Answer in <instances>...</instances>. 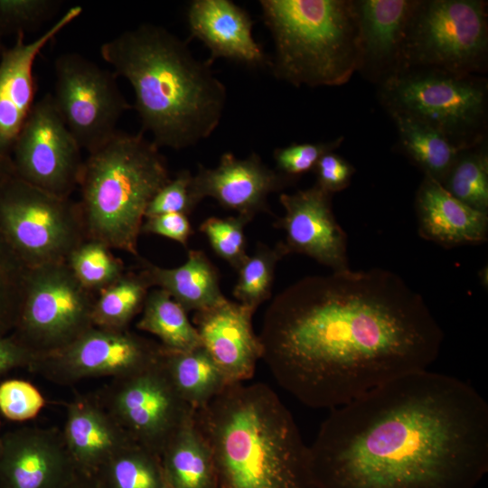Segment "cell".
<instances>
[{
  "label": "cell",
  "instance_id": "cell-1",
  "mask_svg": "<svg viewBox=\"0 0 488 488\" xmlns=\"http://www.w3.org/2000/svg\"><path fill=\"white\" fill-rule=\"evenodd\" d=\"M261 360L301 403L333 409L428 370L444 334L423 297L383 269L299 279L268 305Z\"/></svg>",
  "mask_w": 488,
  "mask_h": 488
},
{
  "label": "cell",
  "instance_id": "cell-2",
  "mask_svg": "<svg viewBox=\"0 0 488 488\" xmlns=\"http://www.w3.org/2000/svg\"><path fill=\"white\" fill-rule=\"evenodd\" d=\"M314 488H475L488 471V405L428 370L331 409L308 446Z\"/></svg>",
  "mask_w": 488,
  "mask_h": 488
},
{
  "label": "cell",
  "instance_id": "cell-3",
  "mask_svg": "<svg viewBox=\"0 0 488 488\" xmlns=\"http://www.w3.org/2000/svg\"><path fill=\"white\" fill-rule=\"evenodd\" d=\"M100 55L131 85L143 131L158 148L193 146L218 127L226 88L212 64L196 59L186 41L143 23L105 42Z\"/></svg>",
  "mask_w": 488,
  "mask_h": 488
},
{
  "label": "cell",
  "instance_id": "cell-4",
  "mask_svg": "<svg viewBox=\"0 0 488 488\" xmlns=\"http://www.w3.org/2000/svg\"><path fill=\"white\" fill-rule=\"evenodd\" d=\"M193 419L211 449L219 488H314L308 446L269 386L229 384Z\"/></svg>",
  "mask_w": 488,
  "mask_h": 488
},
{
  "label": "cell",
  "instance_id": "cell-5",
  "mask_svg": "<svg viewBox=\"0 0 488 488\" xmlns=\"http://www.w3.org/2000/svg\"><path fill=\"white\" fill-rule=\"evenodd\" d=\"M170 179L152 141L118 130L83 162L78 202L87 239L138 257L147 205Z\"/></svg>",
  "mask_w": 488,
  "mask_h": 488
},
{
  "label": "cell",
  "instance_id": "cell-6",
  "mask_svg": "<svg viewBox=\"0 0 488 488\" xmlns=\"http://www.w3.org/2000/svg\"><path fill=\"white\" fill-rule=\"evenodd\" d=\"M274 42L268 68L296 87L340 86L357 70L353 1L260 0Z\"/></svg>",
  "mask_w": 488,
  "mask_h": 488
},
{
  "label": "cell",
  "instance_id": "cell-7",
  "mask_svg": "<svg viewBox=\"0 0 488 488\" xmlns=\"http://www.w3.org/2000/svg\"><path fill=\"white\" fill-rule=\"evenodd\" d=\"M380 87V99L389 113L405 114L429 125L461 149L484 140L488 112L484 79L409 67Z\"/></svg>",
  "mask_w": 488,
  "mask_h": 488
},
{
  "label": "cell",
  "instance_id": "cell-8",
  "mask_svg": "<svg viewBox=\"0 0 488 488\" xmlns=\"http://www.w3.org/2000/svg\"><path fill=\"white\" fill-rule=\"evenodd\" d=\"M0 231L29 268L66 262L87 239L78 202L14 174L0 184Z\"/></svg>",
  "mask_w": 488,
  "mask_h": 488
},
{
  "label": "cell",
  "instance_id": "cell-9",
  "mask_svg": "<svg viewBox=\"0 0 488 488\" xmlns=\"http://www.w3.org/2000/svg\"><path fill=\"white\" fill-rule=\"evenodd\" d=\"M487 53L483 1H418L409 23L401 70L424 67L475 75L484 70Z\"/></svg>",
  "mask_w": 488,
  "mask_h": 488
},
{
  "label": "cell",
  "instance_id": "cell-10",
  "mask_svg": "<svg viewBox=\"0 0 488 488\" xmlns=\"http://www.w3.org/2000/svg\"><path fill=\"white\" fill-rule=\"evenodd\" d=\"M95 296L65 262L29 268L22 306L11 333L37 354L60 350L92 328Z\"/></svg>",
  "mask_w": 488,
  "mask_h": 488
},
{
  "label": "cell",
  "instance_id": "cell-11",
  "mask_svg": "<svg viewBox=\"0 0 488 488\" xmlns=\"http://www.w3.org/2000/svg\"><path fill=\"white\" fill-rule=\"evenodd\" d=\"M161 355L140 371L112 379L96 395L135 444L159 457L168 441L195 411L174 389Z\"/></svg>",
  "mask_w": 488,
  "mask_h": 488
},
{
  "label": "cell",
  "instance_id": "cell-12",
  "mask_svg": "<svg viewBox=\"0 0 488 488\" xmlns=\"http://www.w3.org/2000/svg\"><path fill=\"white\" fill-rule=\"evenodd\" d=\"M54 73L55 106L80 148L90 153L118 131L117 123L131 106L116 75L79 53L60 54Z\"/></svg>",
  "mask_w": 488,
  "mask_h": 488
},
{
  "label": "cell",
  "instance_id": "cell-13",
  "mask_svg": "<svg viewBox=\"0 0 488 488\" xmlns=\"http://www.w3.org/2000/svg\"><path fill=\"white\" fill-rule=\"evenodd\" d=\"M81 148L61 117L51 93L36 101L10 158L16 177L59 197L79 186Z\"/></svg>",
  "mask_w": 488,
  "mask_h": 488
},
{
  "label": "cell",
  "instance_id": "cell-14",
  "mask_svg": "<svg viewBox=\"0 0 488 488\" xmlns=\"http://www.w3.org/2000/svg\"><path fill=\"white\" fill-rule=\"evenodd\" d=\"M162 348L129 330L93 326L65 347L39 354L30 371L61 385L91 378L116 379L154 363Z\"/></svg>",
  "mask_w": 488,
  "mask_h": 488
},
{
  "label": "cell",
  "instance_id": "cell-15",
  "mask_svg": "<svg viewBox=\"0 0 488 488\" xmlns=\"http://www.w3.org/2000/svg\"><path fill=\"white\" fill-rule=\"evenodd\" d=\"M333 194L314 183L295 193H281L285 214L275 226L285 231L282 240L288 254L305 255L333 272L350 269L347 235L332 209Z\"/></svg>",
  "mask_w": 488,
  "mask_h": 488
},
{
  "label": "cell",
  "instance_id": "cell-16",
  "mask_svg": "<svg viewBox=\"0 0 488 488\" xmlns=\"http://www.w3.org/2000/svg\"><path fill=\"white\" fill-rule=\"evenodd\" d=\"M77 469L58 428L25 427L0 442V488H66Z\"/></svg>",
  "mask_w": 488,
  "mask_h": 488
},
{
  "label": "cell",
  "instance_id": "cell-17",
  "mask_svg": "<svg viewBox=\"0 0 488 488\" xmlns=\"http://www.w3.org/2000/svg\"><path fill=\"white\" fill-rule=\"evenodd\" d=\"M294 181L269 168L255 153L240 159L226 152L214 168L198 164L191 190L198 204L211 197L221 207L251 221L257 214L269 211L270 193L281 191Z\"/></svg>",
  "mask_w": 488,
  "mask_h": 488
},
{
  "label": "cell",
  "instance_id": "cell-18",
  "mask_svg": "<svg viewBox=\"0 0 488 488\" xmlns=\"http://www.w3.org/2000/svg\"><path fill=\"white\" fill-rule=\"evenodd\" d=\"M82 13L79 5L69 8L36 39L26 42L24 33L5 48L0 58V154L10 156L15 140L34 104L36 83L33 66L43 48Z\"/></svg>",
  "mask_w": 488,
  "mask_h": 488
},
{
  "label": "cell",
  "instance_id": "cell-19",
  "mask_svg": "<svg viewBox=\"0 0 488 488\" xmlns=\"http://www.w3.org/2000/svg\"><path fill=\"white\" fill-rule=\"evenodd\" d=\"M418 1H353L357 70L382 83L402 69L403 49Z\"/></svg>",
  "mask_w": 488,
  "mask_h": 488
},
{
  "label": "cell",
  "instance_id": "cell-20",
  "mask_svg": "<svg viewBox=\"0 0 488 488\" xmlns=\"http://www.w3.org/2000/svg\"><path fill=\"white\" fill-rule=\"evenodd\" d=\"M254 311L229 299L195 312L193 325L202 346L229 384L245 382L262 357L259 337L252 325Z\"/></svg>",
  "mask_w": 488,
  "mask_h": 488
},
{
  "label": "cell",
  "instance_id": "cell-21",
  "mask_svg": "<svg viewBox=\"0 0 488 488\" xmlns=\"http://www.w3.org/2000/svg\"><path fill=\"white\" fill-rule=\"evenodd\" d=\"M191 38L210 51L208 62L220 58L250 68L268 66L269 57L253 37L249 13L230 0H194L187 8Z\"/></svg>",
  "mask_w": 488,
  "mask_h": 488
},
{
  "label": "cell",
  "instance_id": "cell-22",
  "mask_svg": "<svg viewBox=\"0 0 488 488\" xmlns=\"http://www.w3.org/2000/svg\"><path fill=\"white\" fill-rule=\"evenodd\" d=\"M418 234L450 249L487 241L488 213L451 195L437 181L425 176L415 199Z\"/></svg>",
  "mask_w": 488,
  "mask_h": 488
},
{
  "label": "cell",
  "instance_id": "cell-23",
  "mask_svg": "<svg viewBox=\"0 0 488 488\" xmlns=\"http://www.w3.org/2000/svg\"><path fill=\"white\" fill-rule=\"evenodd\" d=\"M79 472L94 474L111 456L134 442L96 396H77L67 404L61 430Z\"/></svg>",
  "mask_w": 488,
  "mask_h": 488
},
{
  "label": "cell",
  "instance_id": "cell-24",
  "mask_svg": "<svg viewBox=\"0 0 488 488\" xmlns=\"http://www.w3.org/2000/svg\"><path fill=\"white\" fill-rule=\"evenodd\" d=\"M141 271L152 287L166 291L186 312L201 311L227 300L220 288L219 271L202 250L190 249L186 261L172 268L141 259Z\"/></svg>",
  "mask_w": 488,
  "mask_h": 488
},
{
  "label": "cell",
  "instance_id": "cell-25",
  "mask_svg": "<svg viewBox=\"0 0 488 488\" xmlns=\"http://www.w3.org/2000/svg\"><path fill=\"white\" fill-rule=\"evenodd\" d=\"M160 459L170 488H219L211 449L193 416L168 441Z\"/></svg>",
  "mask_w": 488,
  "mask_h": 488
},
{
  "label": "cell",
  "instance_id": "cell-26",
  "mask_svg": "<svg viewBox=\"0 0 488 488\" xmlns=\"http://www.w3.org/2000/svg\"><path fill=\"white\" fill-rule=\"evenodd\" d=\"M161 361L178 394L194 410L204 406L229 385L202 345L189 351H173L163 347Z\"/></svg>",
  "mask_w": 488,
  "mask_h": 488
},
{
  "label": "cell",
  "instance_id": "cell-27",
  "mask_svg": "<svg viewBox=\"0 0 488 488\" xmlns=\"http://www.w3.org/2000/svg\"><path fill=\"white\" fill-rule=\"evenodd\" d=\"M404 154L425 176L441 183L463 149L429 125L401 113H390Z\"/></svg>",
  "mask_w": 488,
  "mask_h": 488
},
{
  "label": "cell",
  "instance_id": "cell-28",
  "mask_svg": "<svg viewBox=\"0 0 488 488\" xmlns=\"http://www.w3.org/2000/svg\"><path fill=\"white\" fill-rule=\"evenodd\" d=\"M136 327L149 333L168 350L189 351L202 345L187 312L166 291H149Z\"/></svg>",
  "mask_w": 488,
  "mask_h": 488
},
{
  "label": "cell",
  "instance_id": "cell-29",
  "mask_svg": "<svg viewBox=\"0 0 488 488\" xmlns=\"http://www.w3.org/2000/svg\"><path fill=\"white\" fill-rule=\"evenodd\" d=\"M152 287L145 274L125 272L116 282L95 296L92 323L95 327L124 331L141 314Z\"/></svg>",
  "mask_w": 488,
  "mask_h": 488
},
{
  "label": "cell",
  "instance_id": "cell-30",
  "mask_svg": "<svg viewBox=\"0 0 488 488\" xmlns=\"http://www.w3.org/2000/svg\"><path fill=\"white\" fill-rule=\"evenodd\" d=\"M101 488H164L160 457L133 443L106 461L94 474Z\"/></svg>",
  "mask_w": 488,
  "mask_h": 488
},
{
  "label": "cell",
  "instance_id": "cell-31",
  "mask_svg": "<svg viewBox=\"0 0 488 488\" xmlns=\"http://www.w3.org/2000/svg\"><path fill=\"white\" fill-rule=\"evenodd\" d=\"M484 141L461 150L440 183L462 202L488 213V151Z\"/></svg>",
  "mask_w": 488,
  "mask_h": 488
},
{
  "label": "cell",
  "instance_id": "cell-32",
  "mask_svg": "<svg viewBox=\"0 0 488 488\" xmlns=\"http://www.w3.org/2000/svg\"><path fill=\"white\" fill-rule=\"evenodd\" d=\"M288 255L282 241L274 248L258 243L252 255L239 267L238 280L233 288V296L238 303L254 312L265 301L270 299L277 263Z\"/></svg>",
  "mask_w": 488,
  "mask_h": 488
},
{
  "label": "cell",
  "instance_id": "cell-33",
  "mask_svg": "<svg viewBox=\"0 0 488 488\" xmlns=\"http://www.w3.org/2000/svg\"><path fill=\"white\" fill-rule=\"evenodd\" d=\"M78 282L95 295L126 272L123 261L106 244L86 239L68 257L66 262Z\"/></svg>",
  "mask_w": 488,
  "mask_h": 488
},
{
  "label": "cell",
  "instance_id": "cell-34",
  "mask_svg": "<svg viewBox=\"0 0 488 488\" xmlns=\"http://www.w3.org/2000/svg\"><path fill=\"white\" fill-rule=\"evenodd\" d=\"M28 272L0 231V335L9 334L15 326Z\"/></svg>",
  "mask_w": 488,
  "mask_h": 488
},
{
  "label": "cell",
  "instance_id": "cell-35",
  "mask_svg": "<svg viewBox=\"0 0 488 488\" xmlns=\"http://www.w3.org/2000/svg\"><path fill=\"white\" fill-rule=\"evenodd\" d=\"M248 219L237 215L226 218L210 217L199 227L214 251L230 267L238 270L247 258L245 226Z\"/></svg>",
  "mask_w": 488,
  "mask_h": 488
},
{
  "label": "cell",
  "instance_id": "cell-36",
  "mask_svg": "<svg viewBox=\"0 0 488 488\" xmlns=\"http://www.w3.org/2000/svg\"><path fill=\"white\" fill-rule=\"evenodd\" d=\"M61 5L56 0H0V35L25 33L52 18Z\"/></svg>",
  "mask_w": 488,
  "mask_h": 488
},
{
  "label": "cell",
  "instance_id": "cell-37",
  "mask_svg": "<svg viewBox=\"0 0 488 488\" xmlns=\"http://www.w3.org/2000/svg\"><path fill=\"white\" fill-rule=\"evenodd\" d=\"M44 405L41 391L27 380L9 379L0 383V414L8 420L33 419Z\"/></svg>",
  "mask_w": 488,
  "mask_h": 488
},
{
  "label": "cell",
  "instance_id": "cell-38",
  "mask_svg": "<svg viewBox=\"0 0 488 488\" xmlns=\"http://www.w3.org/2000/svg\"><path fill=\"white\" fill-rule=\"evenodd\" d=\"M343 140V137L341 136L328 142L293 143L277 148L273 154L277 171L295 180L302 174L314 171L320 158L329 152H333Z\"/></svg>",
  "mask_w": 488,
  "mask_h": 488
},
{
  "label": "cell",
  "instance_id": "cell-39",
  "mask_svg": "<svg viewBox=\"0 0 488 488\" xmlns=\"http://www.w3.org/2000/svg\"><path fill=\"white\" fill-rule=\"evenodd\" d=\"M192 179L189 170L178 172L151 199L145 219L167 213L190 215L198 205L192 194Z\"/></svg>",
  "mask_w": 488,
  "mask_h": 488
},
{
  "label": "cell",
  "instance_id": "cell-40",
  "mask_svg": "<svg viewBox=\"0 0 488 488\" xmlns=\"http://www.w3.org/2000/svg\"><path fill=\"white\" fill-rule=\"evenodd\" d=\"M316 184L333 194L349 186L354 167L341 155L329 152L324 155L314 169Z\"/></svg>",
  "mask_w": 488,
  "mask_h": 488
},
{
  "label": "cell",
  "instance_id": "cell-41",
  "mask_svg": "<svg viewBox=\"0 0 488 488\" xmlns=\"http://www.w3.org/2000/svg\"><path fill=\"white\" fill-rule=\"evenodd\" d=\"M193 233L189 218L182 213H167L145 219L141 234H155L186 247Z\"/></svg>",
  "mask_w": 488,
  "mask_h": 488
},
{
  "label": "cell",
  "instance_id": "cell-42",
  "mask_svg": "<svg viewBox=\"0 0 488 488\" xmlns=\"http://www.w3.org/2000/svg\"><path fill=\"white\" fill-rule=\"evenodd\" d=\"M38 356L12 333L0 335V376L15 369L31 371Z\"/></svg>",
  "mask_w": 488,
  "mask_h": 488
},
{
  "label": "cell",
  "instance_id": "cell-43",
  "mask_svg": "<svg viewBox=\"0 0 488 488\" xmlns=\"http://www.w3.org/2000/svg\"><path fill=\"white\" fill-rule=\"evenodd\" d=\"M66 488H101L91 474L77 471L74 478Z\"/></svg>",
  "mask_w": 488,
  "mask_h": 488
},
{
  "label": "cell",
  "instance_id": "cell-44",
  "mask_svg": "<svg viewBox=\"0 0 488 488\" xmlns=\"http://www.w3.org/2000/svg\"><path fill=\"white\" fill-rule=\"evenodd\" d=\"M14 174V167L10 156L0 154V184Z\"/></svg>",
  "mask_w": 488,
  "mask_h": 488
},
{
  "label": "cell",
  "instance_id": "cell-45",
  "mask_svg": "<svg viewBox=\"0 0 488 488\" xmlns=\"http://www.w3.org/2000/svg\"><path fill=\"white\" fill-rule=\"evenodd\" d=\"M2 38H3V37L0 35V58H1L2 52H3L4 49H5V48L3 47V45H2Z\"/></svg>",
  "mask_w": 488,
  "mask_h": 488
},
{
  "label": "cell",
  "instance_id": "cell-46",
  "mask_svg": "<svg viewBox=\"0 0 488 488\" xmlns=\"http://www.w3.org/2000/svg\"><path fill=\"white\" fill-rule=\"evenodd\" d=\"M164 488H170V487H169V486H168V485L166 484V483H165V486H164Z\"/></svg>",
  "mask_w": 488,
  "mask_h": 488
},
{
  "label": "cell",
  "instance_id": "cell-47",
  "mask_svg": "<svg viewBox=\"0 0 488 488\" xmlns=\"http://www.w3.org/2000/svg\"><path fill=\"white\" fill-rule=\"evenodd\" d=\"M1 436H2V435L0 434V442H1Z\"/></svg>",
  "mask_w": 488,
  "mask_h": 488
}]
</instances>
